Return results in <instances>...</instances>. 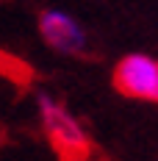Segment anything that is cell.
Wrapping results in <instances>:
<instances>
[{
	"label": "cell",
	"mask_w": 158,
	"mask_h": 161,
	"mask_svg": "<svg viewBox=\"0 0 158 161\" xmlns=\"http://www.w3.org/2000/svg\"><path fill=\"white\" fill-rule=\"evenodd\" d=\"M36 106H39V119L42 128L47 133L50 145L56 147V153L64 161H89L92 153V139L78 122V117L64 106L58 97L39 92L36 95Z\"/></svg>",
	"instance_id": "obj_1"
},
{
	"label": "cell",
	"mask_w": 158,
	"mask_h": 161,
	"mask_svg": "<svg viewBox=\"0 0 158 161\" xmlns=\"http://www.w3.org/2000/svg\"><path fill=\"white\" fill-rule=\"evenodd\" d=\"M117 92L133 100L158 103V58L147 53H128L114 67Z\"/></svg>",
	"instance_id": "obj_2"
},
{
	"label": "cell",
	"mask_w": 158,
	"mask_h": 161,
	"mask_svg": "<svg viewBox=\"0 0 158 161\" xmlns=\"http://www.w3.org/2000/svg\"><path fill=\"white\" fill-rule=\"evenodd\" d=\"M39 36L45 45L61 56H80L86 50V31L72 14L61 8H47L39 14Z\"/></svg>",
	"instance_id": "obj_3"
},
{
	"label": "cell",
	"mask_w": 158,
	"mask_h": 161,
	"mask_svg": "<svg viewBox=\"0 0 158 161\" xmlns=\"http://www.w3.org/2000/svg\"><path fill=\"white\" fill-rule=\"evenodd\" d=\"M89 161H92V158H89Z\"/></svg>",
	"instance_id": "obj_4"
}]
</instances>
